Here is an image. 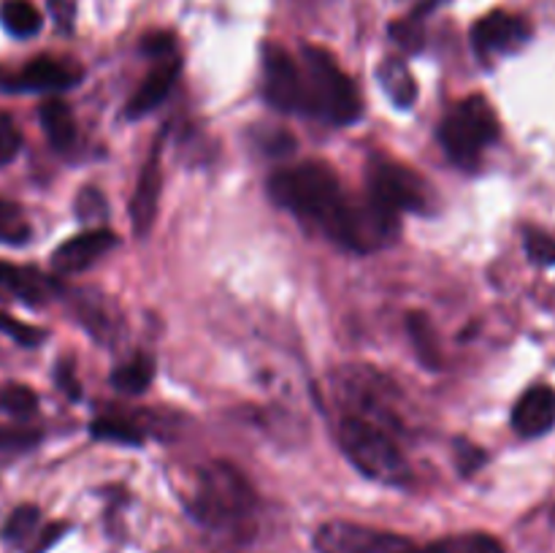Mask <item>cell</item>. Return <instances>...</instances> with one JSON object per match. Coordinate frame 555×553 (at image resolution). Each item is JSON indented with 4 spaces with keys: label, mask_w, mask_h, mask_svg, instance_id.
<instances>
[{
    "label": "cell",
    "mask_w": 555,
    "mask_h": 553,
    "mask_svg": "<svg viewBox=\"0 0 555 553\" xmlns=\"http://www.w3.org/2000/svg\"><path fill=\"white\" fill-rule=\"evenodd\" d=\"M190 513L209 526H231L249 518L255 510V491L231 464H211L201 470L198 486L190 497Z\"/></svg>",
    "instance_id": "obj_4"
},
{
    "label": "cell",
    "mask_w": 555,
    "mask_h": 553,
    "mask_svg": "<svg viewBox=\"0 0 555 553\" xmlns=\"http://www.w3.org/2000/svg\"><path fill=\"white\" fill-rule=\"evenodd\" d=\"M22 150V133L9 114H0V166L14 160Z\"/></svg>",
    "instance_id": "obj_31"
},
{
    "label": "cell",
    "mask_w": 555,
    "mask_h": 553,
    "mask_svg": "<svg viewBox=\"0 0 555 553\" xmlns=\"http://www.w3.org/2000/svg\"><path fill=\"white\" fill-rule=\"evenodd\" d=\"M426 9H431V3H423V9H417L415 14L404 16V20L390 25V38H393L404 52H421L423 43H426V27H423V14H426Z\"/></svg>",
    "instance_id": "obj_23"
},
{
    "label": "cell",
    "mask_w": 555,
    "mask_h": 553,
    "mask_svg": "<svg viewBox=\"0 0 555 553\" xmlns=\"http://www.w3.org/2000/svg\"><path fill=\"white\" fill-rule=\"evenodd\" d=\"M63 531H65L63 524H52V526H47V529H38L36 540H33L30 551H27V553H43L49 545H52L54 540H57L60 535H63Z\"/></svg>",
    "instance_id": "obj_35"
},
{
    "label": "cell",
    "mask_w": 555,
    "mask_h": 553,
    "mask_svg": "<svg viewBox=\"0 0 555 553\" xmlns=\"http://www.w3.org/2000/svg\"><path fill=\"white\" fill-rule=\"evenodd\" d=\"M112 247H117V236L108 228H90L60 244L52 255V266L60 274H79L95 266Z\"/></svg>",
    "instance_id": "obj_11"
},
{
    "label": "cell",
    "mask_w": 555,
    "mask_h": 553,
    "mask_svg": "<svg viewBox=\"0 0 555 553\" xmlns=\"http://www.w3.org/2000/svg\"><path fill=\"white\" fill-rule=\"evenodd\" d=\"M49 11H52L57 27L70 30V25H74V3L70 0H49Z\"/></svg>",
    "instance_id": "obj_34"
},
{
    "label": "cell",
    "mask_w": 555,
    "mask_h": 553,
    "mask_svg": "<svg viewBox=\"0 0 555 553\" xmlns=\"http://www.w3.org/2000/svg\"><path fill=\"white\" fill-rule=\"evenodd\" d=\"M179 74H182V60L163 57L160 65H157V68H152L150 74H146V79L139 85V90L130 95L125 114H128L130 119H139V117H144V114L155 112V108L166 101L168 92L173 90Z\"/></svg>",
    "instance_id": "obj_13"
},
{
    "label": "cell",
    "mask_w": 555,
    "mask_h": 553,
    "mask_svg": "<svg viewBox=\"0 0 555 553\" xmlns=\"http://www.w3.org/2000/svg\"><path fill=\"white\" fill-rule=\"evenodd\" d=\"M486 461H488L486 450L466 442V439H455V464H459V470L464 472V475H475Z\"/></svg>",
    "instance_id": "obj_32"
},
{
    "label": "cell",
    "mask_w": 555,
    "mask_h": 553,
    "mask_svg": "<svg viewBox=\"0 0 555 553\" xmlns=\"http://www.w3.org/2000/svg\"><path fill=\"white\" fill-rule=\"evenodd\" d=\"M90 434L95 439H106V442H119V445H141V432L128 423L125 417H95L90 423Z\"/></svg>",
    "instance_id": "obj_24"
},
{
    "label": "cell",
    "mask_w": 555,
    "mask_h": 553,
    "mask_svg": "<svg viewBox=\"0 0 555 553\" xmlns=\"http://www.w3.org/2000/svg\"><path fill=\"white\" fill-rule=\"evenodd\" d=\"M38 524H41V510L36 504H22L3 524V540L9 545H25L27 540L38 535V529H41Z\"/></svg>",
    "instance_id": "obj_22"
},
{
    "label": "cell",
    "mask_w": 555,
    "mask_h": 553,
    "mask_svg": "<svg viewBox=\"0 0 555 553\" xmlns=\"http://www.w3.org/2000/svg\"><path fill=\"white\" fill-rule=\"evenodd\" d=\"M0 410L14 417H30L38 410V396L27 385L9 383L0 388Z\"/></svg>",
    "instance_id": "obj_26"
},
{
    "label": "cell",
    "mask_w": 555,
    "mask_h": 553,
    "mask_svg": "<svg viewBox=\"0 0 555 553\" xmlns=\"http://www.w3.org/2000/svg\"><path fill=\"white\" fill-rule=\"evenodd\" d=\"M0 287H5L25 304H33V307L52 301L54 293L60 291L57 282L43 274V271L33 269V266L9 263V260H0Z\"/></svg>",
    "instance_id": "obj_14"
},
{
    "label": "cell",
    "mask_w": 555,
    "mask_h": 553,
    "mask_svg": "<svg viewBox=\"0 0 555 553\" xmlns=\"http://www.w3.org/2000/svg\"><path fill=\"white\" fill-rule=\"evenodd\" d=\"M318 553H421L410 537L379 531L352 520H328L314 531Z\"/></svg>",
    "instance_id": "obj_7"
},
{
    "label": "cell",
    "mask_w": 555,
    "mask_h": 553,
    "mask_svg": "<svg viewBox=\"0 0 555 553\" xmlns=\"http://www.w3.org/2000/svg\"><path fill=\"white\" fill-rule=\"evenodd\" d=\"M160 188H163V173H160V150L152 152L150 160L144 163V171H141L139 184H135L133 201H130V220L139 236L150 233L152 222L157 215V201H160Z\"/></svg>",
    "instance_id": "obj_15"
},
{
    "label": "cell",
    "mask_w": 555,
    "mask_h": 553,
    "mask_svg": "<svg viewBox=\"0 0 555 553\" xmlns=\"http://www.w3.org/2000/svg\"><path fill=\"white\" fill-rule=\"evenodd\" d=\"M301 70L307 81L309 114L328 119L331 125H352L363 112L358 87L341 70L334 54L320 47H304Z\"/></svg>",
    "instance_id": "obj_3"
},
{
    "label": "cell",
    "mask_w": 555,
    "mask_h": 553,
    "mask_svg": "<svg viewBox=\"0 0 555 553\" xmlns=\"http://www.w3.org/2000/svg\"><path fill=\"white\" fill-rule=\"evenodd\" d=\"M339 445L358 472L379 483H401L406 461L396 439L383 426L361 415H347L339 423Z\"/></svg>",
    "instance_id": "obj_5"
},
{
    "label": "cell",
    "mask_w": 555,
    "mask_h": 553,
    "mask_svg": "<svg viewBox=\"0 0 555 553\" xmlns=\"http://www.w3.org/2000/svg\"><path fill=\"white\" fill-rule=\"evenodd\" d=\"M0 331H3L9 339H14L16 345H22V347L41 345V339L47 336V331L36 329V325L22 323V320H16L14 314H9V312H0Z\"/></svg>",
    "instance_id": "obj_29"
},
{
    "label": "cell",
    "mask_w": 555,
    "mask_h": 553,
    "mask_svg": "<svg viewBox=\"0 0 555 553\" xmlns=\"http://www.w3.org/2000/svg\"><path fill=\"white\" fill-rule=\"evenodd\" d=\"M57 385L70 396V399H79L81 396V388H79V383H76L70 363H60L57 366Z\"/></svg>",
    "instance_id": "obj_36"
},
{
    "label": "cell",
    "mask_w": 555,
    "mask_h": 553,
    "mask_svg": "<svg viewBox=\"0 0 555 553\" xmlns=\"http://www.w3.org/2000/svg\"><path fill=\"white\" fill-rule=\"evenodd\" d=\"M0 25L14 38H30L41 30L43 16L30 0H3L0 3Z\"/></svg>",
    "instance_id": "obj_20"
},
{
    "label": "cell",
    "mask_w": 555,
    "mask_h": 553,
    "mask_svg": "<svg viewBox=\"0 0 555 553\" xmlns=\"http://www.w3.org/2000/svg\"><path fill=\"white\" fill-rule=\"evenodd\" d=\"M41 442V432L27 426H0V453H25Z\"/></svg>",
    "instance_id": "obj_27"
},
{
    "label": "cell",
    "mask_w": 555,
    "mask_h": 553,
    "mask_svg": "<svg viewBox=\"0 0 555 553\" xmlns=\"http://www.w3.org/2000/svg\"><path fill=\"white\" fill-rule=\"evenodd\" d=\"M553 520H555V513H553Z\"/></svg>",
    "instance_id": "obj_37"
},
{
    "label": "cell",
    "mask_w": 555,
    "mask_h": 553,
    "mask_svg": "<svg viewBox=\"0 0 555 553\" xmlns=\"http://www.w3.org/2000/svg\"><path fill=\"white\" fill-rule=\"evenodd\" d=\"M526 255L540 266H555V236L537 228H526L524 233Z\"/></svg>",
    "instance_id": "obj_28"
},
{
    "label": "cell",
    "mask_w": 555,
    "mask_h": 553,
    "mask_svg": "<svg viewBox=\"0 0 555 553\" xmlns=\"http://www.w3.org/2000/svg\"><path fill=\"white\" fill-rule=\"evenodd\" d=\"M531 38V25L526 16L509 11H491L472 27V47L482 60L504 57L518 52Z\"/></svg>",
    "instance_id": "obj_9"
},
{
    "label": "cell",
    "mask_w": 555,
    "mask_h": 553,
    "mask_svg": "<svg viewBox=\"0 0 555 553\" xmlns=\"http://www.w3.org/2000/svg\"><path fill=\"white\" fill-rule=\"evenodd\" d=\"M269 193L276 204L312 222L339 247L366 253L385 242L366 204L358 206L347 198L339 177L325 163L307 160L301 166L282 168L269 179Z\"/></svg>",
    "instance_id": "obj_1"
},
{
    "label": "cell",
    "mask_w": 555,
    "mask_h": 553,
    "mask_svg": "<svg viewBox=\"0 0 555 553\" xmlns=\"http://www.w3.org/2000/svg\"><path fill=\"white\" fill-rule=\"evenodd\" d=\"M30 239V222L25 211L11 201L0 198V242L3 244H25Z\"/></svg>",
    "instance_id": "obj_25"
},
{
    "label": "cell",
    "mask_w": 555,
    "mask_h": 553,
    "mask_svg": "<svg viewBox=\"0 0 555 553\" xmlns=\"http://www.w3.org/2000/svg\"><path fill=\"white\" fill-rule=\"evenodd\" d=\"M555 426V390L551 385H534L518 399L513 410V428L520 437H542Z\"/></svg>",
    "instance_id": "obj_12"
},
{
    "label": "cell",
    "mask_w": 555,
    "mask_h": 553,
    "mask_svg": "<svg viewBox=\"0 0 555 553\" xmlns=\"http://www.w3.org/2000/svg\"><path fill=\"white\" fill-rule=\"evenodd\" d=\"M38 117H41L43 133H47L49 144L54 150L65 152L70 150V144L76 141V117L70 112V106L60 98H49L47 103H41L38 108Z\"/></svg>",
    "instance_id": "obj_16"
},
{
    "label": "cell",
    "mask_w": 555,
    "mask_h": 553,
    "mask_svg": "<svg viewBox=\"0 0 555 553\" xmlns=\"http://www.w3.org/2000/svg\"><path fill=\"white\" fill-rule=\"evenodd\" d=\"M421 553H504V545L493 535H461V537H448V540L431 542L426 551Z\"/></svg>",
    "instance_id": "obj_21"
},
{
    "label": "cell",
    "mask_w": 555,
    "mask_h": 553,
    "mask_svg": "<svg viewBox=\"0 0 555 553\" xmlns=\"http://www.w3.org/2000/svg\"><path fill=\"white\" fill-rule=\"evenodd\" d=\"M155 380V358L150 352H135L130 361L119 363L112 372V385L128 396L144 394Z\"/></svg>",
    "instance_id": "obj_18"
},
{
    "label": "cell",
    "mask_w": 555,
    "mask_h": 553,
    "mask_svg": "<svg viewBox=\"0 0 555 553\" xmlns=\"http://www.w3.org/2000/svg\"><path fill=\"white\" fill-rule=\"evenodd\" d=\"M499 139V117L488 98L472 95L461 101L439 125L442 150L455 166L477 168L482 155Z\"/></svg>",
    "instance_id": "obj_6"
},
{
    "label": "cell",
    "mask_w": 555,
    "mask_h": 553,
    "mask_svg": "<svg viewBox=\"0 0 555 553\" xmlns=\"http://www.w3.org/2000/svg\"><path fill=\"white\" fill-rule=\"evenodd\" d=\"M106 198L101 195V190L85 188L79 195H76V215H79L81 222H101L106 217Z\"/></svg>",
    "instance_id": "obj_30"
},
{
    "label": "cell",
    "mask_w": 555,
    "mask_h": 553,
    "mask_svg": "<svg viewBox=\"0 0 555 553\" xmlns=\"http://www.w3.org/2000/svg\"><path fill=\"white\" fill-rule=\"evenodd\" d=\"M263 95L276 112L309 114L304 70L280 43L263 47Z\"/></svg>",
    "instance_id": "obj_8"
},
{
    "label": "cell",
    "mask_w": 555,
    "mask_h": 553,
    "mask_svg": "<svg viewBox=\"0 0 555 553\" xmlns=\"http://www.w3.org/2000/svg\"><path fill=\"white\" fill-rule=\"evenodd\" d=\"M141 49H144L150 57H168L173 49V36L171 33H150V36H144V41H141Z\"/></svg>",
    "instance_id": "obj_33"
},
{
    "label": "cell",
    "mask_w": 555,
    "mask_h": 553,
    "mask_svg": "<svg viewBox=\"0 0 555 553\" xmlns=\"http://www.w3.org/2000/svg\"><path fill=\"white\" fill-rule=\"evenodd\" d=\"M406 334H410L412 347H415L423 366L439 369V363H442V352H439V336L437 331H434L431 318L423 312H410L406 314Z\"/></svg>",
    "instance_id": "obj_19"
},
{
    "label": "cell",
    "mask_w": 555,
    "mask_h": 553,
    "mask_svg": "<svg viewBox=\"0 0 555 553\" xmlns=\"http://www.w3.org/2000/svg\"><path fill=\"white\" fill-rule=\"evenodd\" d=\"M431 188L410 166L374 157L366 171V209L377 226L379 236L399 231L404 211H426Z\"/></svg>",
    "instance_id": "obj_2"
},
{
    "label": "cell",
    "mask_w": 555,
    "mask_h": 553,
    "mask_svg": "<svg viewBox=\"0 0 555 553\" xmlns=\"http://www.w3.org/2000/svg\"><path fill=\"white\" fill-rule=\"evenodd\" d=\"M379 85H383L385 95L393 101V106L412 108L417 101V85L412 70L406 68L404 60L385 57L379 65Z\"/></svg>",
    "instance_id": "obj_17"
},
{
    "label": "cell",
    "mask_w": 555,
    "mask_h": 553,
    "mask_svg": "<svg viewBox=\"0 0 555 553\" xmlns=\"http://www.w3.org/2000/svg\"><path fill=\"white\" fill-rule=\"evenodd\" d=\"M81 81L79 65L57 57H36L14 76H5L3 87L20 92H63Z\"/></svg>",
    "instance_id": "obj_10"
}]
</instances>
